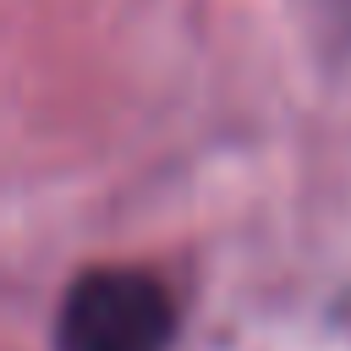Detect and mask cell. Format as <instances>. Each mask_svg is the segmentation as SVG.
I'll use <instances>...</instances> for the list:
<instances>
[{"label":"cell","mask_w":351,"mask_h":351,"mask_svg":"<svg viewBox=\"0 0 351 351\" xmlns=\"http://www.w3.org/2000/svg\"><path fill=\"white\" fill-rule=\"evenodd\" d=\"M170 296L143 269L77 274L55 318V351H170Z\"/></svg>","instance_id":"6da1fadb"}]
</instances>
